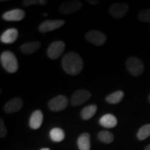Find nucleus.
<instances>
[{"label":"nucleus","mask_w":150,"mask_h":150,"mask_svg":"<svg viewBox=\"0 0 150 150\" xmlns=\"http://www.w3.org/2000/svg\"><path fill=\"white\" fill-rule=\"evenodd\" d=\"M62 68L68 74H79L83 68V61L80 55L75 52H69L62 59Z\"/></svg>","instance_id":"obj_1"},{"label":"nucleus","mask_w":150,"mask_h":150,"mask_svg":"<svg viewBox=\"0 0 150 150\" xmlns=\"http://www.w3.org/2000/svg\"><path fill=\"white\" fill-rule=\"evenodd\" d=\"M0 61L3 68L10 74H13L18 69V64L17 58L10 51L3 52L0 56Z\"/></svg>","instance_id":"obj_2"},{"label":"nucleus","mask_w":150,"mask_h":150,"mask_svg":"<svg viewBox=\"0 0 150 150\" xmlns=\"http://www.w3.org/2000/svg\"><path fill=\"white\" fill-rule=\"evenodd\" d=\"M126 68L129 73L134 77H139L144 71V65L142 60L137 57H130L126 61Z\"/></svg>","instance_id":"obj_3"},{"label":"nucleus","mask_w":150,"mask_h":150,"mask_svg":"<svg viewBox=\"0 0 150 150\" xmlns=\"http://www.w3.org/2000/svg\"><path fill=\"white\" fill-rule=\"evenodd\" d=\"M83 4L78 0H69L62 3L59 7V11L62 14H70L78 12L82 8Z\"/></svg>","instance_id":"obj_4"},{"label":"nucleus","mask_w":150,"mask_h":150,"mask_svg":"<svg viewBox=\"0 0 150 150\" xmlns=\"http://www.w3.org/2000/svg\"><path fill=\"white\" fill-rule=\"evenodd\" d=\"M69 104V99L64 95H58L48 103V107L51 111L60 112L65 109Z\"/></svg>","instance_id":"obj_5"},{"label":"nucleus","mask_w":150,"mask_h":150,"mask_svg":"<svg viewBox=\"0 0 150 150\" xmlns=\"http://www.w3.org/2000/svg\"><path fill=\"white\" fill-rule=\"evenodd\" d=\"M65 48V43L64 41H54L48 46L47 54L50 59H57L63 54Z\"/></svg>","instance_id":"obj_6"},{"label":"nucleus","mask_w":150,"mask_h":150,"mask_svg":"<svg viewBox=\"0 0 150 150\" xmlns=\"http://www.w3.org/2000/svg\"><path fill=\"white\" fill-rule=\"evenodd\" d=\"M91 98V93L86 89H79L73 93V95L71 97V100L70 103L72 104V106L76 107L81 105L82 103H84L88 100H89V98Z\"/></svg>","instance_id":"obj_7"},{"label":"nucleus","mask_w":150,"mask_h":150,"mask_svg":"<svg viewBox=\"0 0 150 150\" xmlns=\"http://www.w3.org/2000/svg\"><path fill=\"white\" fill-rule=\"evenodd\" d=\"M85 38L87 41L96 46H102L106 42L107 37L98 30H90L85 34Z\"/></svg>","instance_id":"obj_8"},{"label":"nucleus","mask_w":150,"mask_h":150,"mask_svg":"<svg viewBox=\"0 0 150 150\" xmlns=\"http://www.w3.org/2000/svg\"><path fill=\"white\" fill-rule=\"evenodd\" d=\"M129 11V5L126 3H115L110 6L108 8V13L113 18H121Z\"/></svg>","instance_id":"obj_9"},{"label":"nucleus","mask_w":150,"mask_h":150,"mask_svg":"<svg viewBox=\"0 0 150 150\" xmlns=\"http://www.w3.org/2000/svg\"><path fill=\"white\" fill-rule=\"evenodd\" d=\"M65 23L64 20L57 19V20H46L40 23L38 26V31L40 33H48L56 30L62 26H64Z\"/></svg>","instance_id":"obj_10"},{"label":"nucleus","mask_w":150,"mask_h":150,"mask_svg":"<svg viewBox=\"0 0 150 150\" xmlns=\"http://www.w3.org/2000/svg\"><path fill=\"white\" fill-rule=\"evenodd\" d=\"M23 105V102L20 98H13L8 102H7L4 107V110L6 113H13L18 112Z\"/></svg>","instance_id":"obj_11"},{"label":"nucleus","mask_w":150,"mask_h":150,"mask_svg":"<svg viewBox=\"0 0 150 150\" xmlns=\"http://www.w3.org/2000/svg\"><path fill=\"white\" fill-rule=\"evenodd\" d=\"M2 17L6 21H21L25 17V12L21 8H15L5 12Z\"/></svg>","instance_id":"obj_12"},{"label":"nucleus","mask_w":150,"mask_h":150,"mask_svg":"<svg viewBox=\"0 0 150 150\" xmlns=\"http://www.w3.org/2000/svg\"><path fill=\"white\" fill-rule=\"evenodd\" d=\"M18 29L16 28H8L7 29L5 32H4L1 34V37H0V41L3 43H7V44H9V43H13L18 38Z\"/></svg>","instance_id":"obj_13"},{"label":"nucleus","mask_w":150,"mask_h":150,"mask_svg":"<svg viewBox=\"0 0 150 150\" xmlns=\"http://www.w3.org/2000/svg\"><path fill=\"white\" fill-rule=\"evenodd\" d=\"M43 115L40 110H35L29 118V127L32 129H39L43 123Z\"/></svg>","instance_id":"obj_14"},{"label":"nucleus","mask_w":150,"mask_h":150,"mask_svg":"<svg viewBox=\"0 0 150 150\" xmlns=\"http://www.w3.org/2000/svg\"><path fill=\"white\" fill-rule=\"evenodd\" d=\"M99 123L101 126L106 128V129H112V128H114L115 126H117L118 119L114 115L108 113V114H105L103 117H101V118L99 119Z\"/></svg>","instance_id":"obj_15"},{"label":"nucleus","mask_w":150,"mask_h":150,"mask_svg":"<svg viewBox=\"0 0 150 150\" xmlns=\"http://www.w3.org/2000/svg\"><path fill=\"white\" fill-rule=\"evenodd\" d=\"M77 144L79 150H90L91 149V139L88 133H83L79 137Z\"/></svg>","instance_id":"obj_16"},{"label":"nucleus","mask_w":150,"mask_h":150,"mask_svg":"<svg viewBox=\"0 0 150 150\" xmlns=\"http://www.w3.org/2000/svg\"><path fill=\"white\" fill-rule=\"evenodd\" d=\"M41 46V43L39 41H33L30 43H23L20 47L21 53L24 54H32L37 52Z\"/></svg>","instance_id":"obj_17"},{"label":"nucleus","mask_w":150,"mask_h":150,"mask_svg":"<svg viewBox=\"0 0 150 150\" xmlns=\"http://www.w3.org/2000/svg\"><path fill=\"white\" fill-rule=\"evenodd\" d=\"M97 105L95 104H91L88 106H86L83 108L81 111V118L83 120H88L93 117V115L97 112Z\"/></svg>","instance_id":"obj_18"},{"label":"nucleus","mask_w":150,"mask_h":150,"mask_svg":"<svg viewBox=\"0 0 150 150\" xmlns=\"http://www.w3.org/2000/svg\"><path fill=\"white\" fill-rule=\"evenodd\" d=\"M124 97V93L121 90H117L116 92H113L111 94L108 95L105 98L106 102L111 104H117L122 101V99Z\"/></svg>","instance_id":"obj_19"},{"label":"nucleus","mask_w":150,"mask_h":150,"mask_svg":"<svg viewBox=\"0 0 150 150\" xmlns=\"http://www.w3.org/2000/svg\"><path fill=\"white\" fill-rule=\"evenodd\" d=\"M49 136H50V139L54 142L59 143L65 139V133L64 131L60 128H54L50 130Z\"/></svg>","instance_id":"obj_20"},{"label":"nucleus","mask_w":150,"mask_h":150,"mask_svg":"<svg viewBox=\"0 0 150 150\" xmlns=\"http://www.w3.org/2000/svg\"><path fill=\"white\" fill-rule=\"evenodd\" d=\"M98 139L100 142H102L103 144H111L112 141L114 140V135L109 132V131H106V130H103L100 131L98 135H97Z\"/></svg>","instance_id":"obj_21"},{"label":"nucleus","mask_w":150,"mask_h":150,"mask_svg":"<svg viewBox=\"0 0 150 150\" xmlns=\"http://www.w3.org/2000/svg\"><path fill=\"white\" fill-rule=\"evenodd\" d=\"M150 136V123L145 124L141 127L137 134V138L139 140H144Z\"/></svg>","instance_id":"obj_22"},{"label":"nucleus","mask_w":150,"mask_h":150,"mask_svg":"<svg viewBox=\"0 0 150 150\" xmlns=\"http://www.w3.org/2000/svg\"><path fill=\"white\" fill-rule=\"evenodd\" d=\"M138 17H139V19L141 22L150 23V8L142 9L141 11H139Z\"/></svg>","instance_id":"obj_23"},{"label":"nucleus","mask_w":150,"mask_h":150,"mask_svg":"<svg viewBox=\"0 0 150 150\" xmlns=\"http://www.w3.org/2000/svg\"><path fill=\"white\" fill-rule=\"evenodd\" d=\"M47 4V0H23L22 2V5L24 7L31 5H46Z\"/></svg>","instance_id":"obj_24"},{"label":"nucleus","mask_w":150,"mask_h":150,"mask_svg":"<svg viewBox=\"0 0 150 150\" xmlns=\"http://www.w3.org/2000/svg\"><path fill=\"white\" fill-rule=\"evenodd\" d=\"M7 134H8V131H7V129H6L4 121L3 118H0V138L1 139L5 138Z\"/></svg>","instance_id":"obj_25"},{"label":"nucleus","mask_w":150,"mask_h":150,"mask_svg":"<svg viewBox=\"0 0 150 150\" xmlns=\"http://www.w3.org/2000/svg\"><path fill=\"white\" fill-rule=\"evenodd\" d=\"M87 2H88V4H89L90 5L93 6L98 5L99 4V1L98 0H88Z\"/></svg>","instance_id":"obj_26"},{"label":"nucleus","mask_w":150,"mask_h":150,"mask_svg":"<svg viewBox=\"0 0 150 150\" xmlns=\"http://www.w3.org/2000/svg\"><path fill=\"white\" fill-rule=\"evenodd\" d=\"M144 150H150V144H149L148 146H146V147H145Z\"/></svg>","instance_id":"obj_27"},{"label":"nucleus","mask_w":150,"mask_h":150,"mask_svg":"<svg viewBox=\"0 0 150 150\" xmlns=\"http://www.w3.org/2000/svg\"><path fill=\"white\" fill-rule=\"evenodd\" d=\"M40 150H50L49 149H48V148H43V149H41Z\"/></svg>","instance_id":"obj_28"},{"label":"nucleus","mask_w":150,"mask_h":150,"mask_svg":"<svg viewBox=\"0 0 150 150\" xmlns=\"http://www.w3.org/2000/svg\"><path fill=\"white\" fill-rule=\"evenodd\" d=\"M43 15H44V16H47V15H48V13H43Z\"/></svg>","instance_id":"obj_29"},{"label":"nucleus","mask_w":150,"mask_h":150,"mask_svg":"<svg viewBox=\"0 0 150 150\" xmlns=\"http://www.w3.org/2000/svg\"><path fill=\"white\" fill-rule=\"evenodd\" d=\"M149 102H150V94H149Z\"/></svg>","instance_id":"obj_30"}]
</instances>
